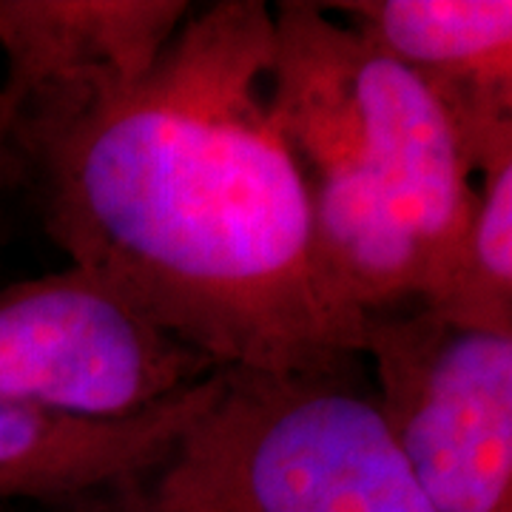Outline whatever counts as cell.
<instances>
[{
  "instance_id": "cell-6",
  "label": "cell",
  "mask_w": 512,
  "mask_h": 512,
  "mask_svg": "<svg viewBox=\"0 0 512 512\" xmlns=\"http://www.w3.org/2000/svg\"><path fill=\"white\" fill-rule=\"evenodd\" d=\"M436 94L481 163L512 146L510 0L322 3Z\"/></svg>"
},
{
  "instance_id": "cell-2",
  "label": "cell",
  "mask_w": 512,
  "mask_h": 512,
  "mask_svg": "<svg viewBox=\"0 0 512 512\" xmlns=\"http://www.w3.org/2000/svg\"><path fill=\"white\" fill-rule=\"evenodd\" d=\"M268 109L311 202L313 262L350 319L427 302L476 202V163L419 77L322 3L274 6Z\"/></svg>"
},
{
  "instance_id": "cell-5",
  "label": "cell",
  "mask_w": 512,
  "mask_h": 512,
  "mask_svg": "<svg viewBox=\"0 0 512 512\" xmlns=\"http://www.w3.org/2000/svg\"><path fill=\"white\" fill-rule=\"evenodd\" d=\"M214 370L74 265L0 291V404L131 419Z\"/></svg>"
},
{
  "instance_id": "cell-9",
  "label": "cell",
  "mask_w": 512,
  "mask_h": 512,
  "mask_svg": "<svg viewBox=\"0 0 512 512\" xmlns=\"http://www.w3.org/2000/svg\"><path fill=\"white\" fill-rule=\"evenodd\" d=\"M421 308L461 328L512 333V146L490 154L456 256Z\"/></svg>"
},
{
  "instance_id": "cell-11",
  "label": "cell",
  "mask_w": 512,
  "mask_h": 512,
  "mask_svg": "<svg viewBox=\"0 0 512 512\" xmlns=\"http://www.w3.org/2000/svg\"><path fill=\"white\" fill-rule=\"evenodd\" d=\"M46 512H49V510H46Z\"/></svg>"
},
{
  "instance_id": "cell-10",
  "label": "cell",
  "mask_w": 512,
  "mask_h": 512,
  "mask_svg": "<svg viewBox=\"0 0 512 512\" xmlns=\"http://www.w3.org/2000/svg\"><path fill=\"white\" fill-rule=\"evenodd\" d=\"M23 191H26V163L20 154L15 114L6 97L3 66H0V211L15 194H23Z\"/></svg>"
},
{
  "instance_id": "cell-8",
  "label": "cell",
  "mask_w": 512,
  "mask_h": 512,
  "mask_svg": "<svg viewBox=\"0 0 512 512\" xmlns=\"http://www.w3.org/2000/svg\"><path fill=\"white\" fill-rule=\"evenodd\" d=\"M214 373L131 419H80L0 404V504L49 507L143 476L180 439L214 390Z\"/></svg>"
},
{
  "instance_id": "cell-4",
  "label": "cell",
  "mask_w": 512,
  "mask_h": 512,
  "mask_svg": "<svg viewBox=\"0 0 512 512\" xmlns=\"http://www.w3.org/2000/svg\"><path fill=\"white\" fill-rule=\"evenodd\" d=\"M362 356L427 504L512 512V333L461 328L407 305L365 316Z\"/></svg>"
},
{
  "instance_id": "cell-7",
  "label": "cell",
  "mask_w": 512,
  "mask_h": 512,
  "mask_svg": "<svg viewBox=\"0 0 512 512\" xmlns=\"http://www.w3.org/2000/svg\"><path fill=\"white\" fill-rule=\"evenodd\" d=\"M194 12L185 0H0L12 114L37 100L137 83Z\"/></svg>"
},
{
  "instance_id": "cell-3",
  "label": "cell",
  "mask_w": 512,
  "mask_h": 512,
  "mask_svg": "<svg viewBox=\"0 0 512 512\" xmlns=\"http://www.w3.org/2000/svg\"><path fill=\"white\" fill-rule=\"evenodd\" d=\"M52 510L436 512L353 365L217 367L211 399L151 470Z\"/></svg>"
},
{
  "instance_id": "cell-1",
  "label": "cell",
  "mask_w": 512,
  "mask_h": 512,
  "mask_svg": "<svg viewBox=\"0 0 512 512\" xmlns=\"http://www.w3.org/2000/svg\"><path fill=\"white\" fill-rule=\"evenodd\" d=\"M271 60V3L194 9L137 83L18 111L26 191L74 268L214 367L336 370L362 356V325L316 271Z\"/></svg>"
}]
</instances>
